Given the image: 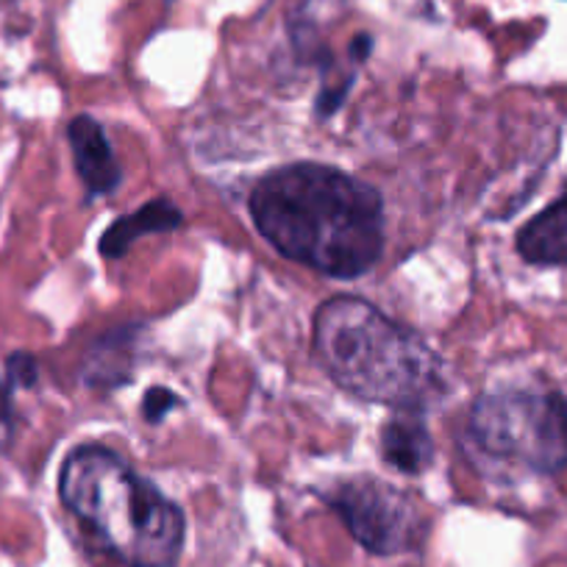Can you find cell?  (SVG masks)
<instances>
[{"instance_id":"obj_1","label":"cell","mask_w":567,"mask_h":567,"mask_svg":"<svg viewBox=\"0 0 567 567\" xmlns=\"http://www.w3.org/2000/svg\"><path fill=\"white\" fill-rule=\"evenodd\" d=\"M256 231L284 256L329 278L351 281L384 254L379 189L340 167L296 162L267 173L248 198Z\"/></svg>"},{"instance_id":"obj_2","label":"cell","mask_w":567,"mask_h":567,"mask_svg":"<svg viewBox=\"0 0 567 567\" xmlns=\"http://www.w3.org/2000/svg\"><path fill=\"white\" fill-rule=\"evenodd\" d=\"M315 357L359 401L420 412L443 392V364L420 334L357 296H334L315 312Z\"/></svg>"},{"instance_id":"obj_3","label":"cell","mask_w":567,"mask_h":567,"mask_svg":"<svg viewBox=\"0 0 567 567\" xmlns=\"http://www.w3.org/2000/svg\"><path fill=\"white\" fill-rule=\"evenodd\" d=\"M62 504L128 567H176L187 517L176 501L103 445H79L59 471Z\"/></svg>"},{"instance_id":"obj_4","label":"cell","mask_w":567,"mask_h":567,"mask_svg":"<svg viewBox=\"0 0 567 567\" xmlns=\"http://www.w3.org/2000/svg\"><path fill=\"white\" fill-rule=\"evenodd\" d=\"M471 454L532 473L567 465V398L539 384H498L482 392L465 425Z\"/></svg>"},{"instance_id":"obj_5","label":"cell","mask_w":567,"mask_h":567,"mask_svg":"<svg viewBox=\"0 0 567 567\" xmlns=\"http://www.w3.org/2000/svg\"><path fill=\"white\" fill-rule=\"evenodd\" d=\"M326 504L373 556L412 554L429 534V517L420 501L381 478H346L326 493Z\"/></svg>"},{"instance_id":"obj_6","label":"cell","mask_w":567,"mask_h":567,"mask_svg":"<svg viewBox=\"0 0 567 567\" xmlns=\"http://www.w3.org/2000/svg\"><path fill=\"white\" fill-rule=\"evenodd\" d=\"M68 142L70 151H73L75 173H79L90 198L112 195L123 184V167H120L117 156H114L106 131H103V125L95 117L79 114V117L70 120Z\"/></svg>"},{"instance_id":"obj_7","label":"cell","mask_w":567,"mask_h":567,"mask_svg":"<svg viewBox=\"0 0 567 567\" xmlns=\"http://www.w3.org/2000/svg\"><path fill=\"white\" fill-rule=\"evenodd\" d=\"M381 456L392 471L417 476L434 460V440L420 412H395L381 429Z\"/></svg>"},{"instance_id":"obj_8","label":"cell","mask_w":567,"mask_h":567,"mask_svg":"<svg viewBox=\"0 0 567 567\" xmlns=\"http://www.w3.org/2000/svg\"><path fill=\"white\" fill-rule=\"evenodd\" d=\"M182 223L184 215L176 204H171L167 198H156L151 200V204L140 206L136 212H131V215L117 217V220L103 231L97 250H101V256H106V259H120V256L128 254V248H134L136 239L148 237V234L176 231Z\"/></svg>"},{"instance_id":"obj_9","label":"cell","mask_w":567,"mask_h":567,"mask_svg":"<svg viewBox=\"0 0 567 567\" xmlns=\"http://www.w3.org/2000/svg\"><path fill=\"white\" fill-rule=\"evenodd\" d=\"M515 248L528 265L561 267L567 265V189L556 204L539 212L517 231Z\"/></svg>"},{"instance_id":"obj_10","label":"cell","mask_w":567,"mask_h":567,"mask_svg":"<svg viewBox=\"0 0 567 567\" xmlns=\"http://www.w3.org/2000/svg\"><path fill=\"white\" fill-rule=\"evenodd\" d=\"M136 353V329L134 326H120L112 334L101 337L86 353V362L81 368V379L92 390H114L131 379V364Z\"/></svg>"},{"instance_id":"obj_11","label":"cell","mask_w":567,"mask_h":567,"mask_svg":"<svg viewBox=\"0 0 567 567\" xmlns=\"http://www.w3.org/2000/svg\"><path fill=\"white\" fill-rule=\"evenodd\" d=\"M40 381V364L31 353L18 351L7 359V384L18 390H31Z\"/></svg>"},{"instance_id":"obj_12","label":"cell","mask_w":567,"mask_h":567,"mask_svg":"<svg viewBox=\"0 0 567 567\" xmlns=\"http://www.w3.org/2000/svg\"><path fill=\"white\" fill-rule=\"evenodd\" d=\"M178 403H182V398L173 390H167V386H151L145 392V398H142V417L148 420V423H162V417L173 406H178Z\"/></svg>"},{"instance_id":"obj_13","label":"cell","mask_w":567,"mask_h":567,"mask_svg":"<svg viewBox=\"0 0 567 567\" xmlns=\"http://www.w3.org/2000/svg\"><path fill=\"white\" fill-rule=\"evenodd\" d=\"M14 432V409H12V386L0 379V451L7 449Z\"/></svg>"},{"instance_id":"obj_14","label":"cell","mask_w":567,"mask_h":567,"mask_svg":"<svg viewBox=\"0 0 567 567\" xmlns=\"http://www.w3.org/2000/svg\"><path fill=\"white\" fill-rule=\"evenodd\" d=\"M370 51H373V37H368V34H357L351 40V45H348V53H351V59L357 64L368 62Z\"/></svg>"}]
</instances>
